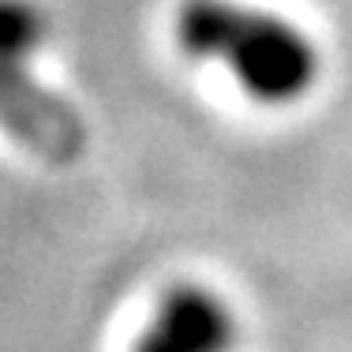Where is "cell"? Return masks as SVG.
Returning <instances> with one entry per match:
<instances>
[{
    "instance_id": "obj_2",
    "label": "cell",
    "mask_w": 352,
    "mask_h": 352,
    "mask_svg": "<svg viewBox=\"0 0 352 352\" xmlns=\"http://www.w3.org/2000/svg\"><path fill=\"white\" fill-rule=\"evenodd\" d=\"M0 128L45 162H72L87 146L79 113L41 87L27 64H0Z\"/></svg>"
},
{
    "instance_id": "obj_4",
    "label": "cell",
    "mask_w": 352,
    "mask_h": 352,
    "mask_svg": "<svg viewBox=\"0 0 352 352\" xmlns=\"http://www.w3.org/2000/svg\"><path fill=\"white\" fill-rule=\"evenodd\" d=\"M45 41V15L34 0H0V64H27Z\"/></svg>"
},
{
    "instance_id": "obj_3",
    "label": "cell",
    "mask_w": 352,
    "mask_h": 352,
    "mask_svg": "<svg viewBox=\"0 0 352 352\" xmlns=\"http://www.w3.org/2000/svg\"><path fill=\"white\" fill-rule=\"evenodd\" d=\"M236 341L232 311L203 285H176L139 333L135 352H229Z\"/></svg>"
},
{
    "instance_id": "obj_1",
    "label": "cell",
    "mask_w": 352,
    "mask_h": 352,
    "mask_svg": "<svg viewBox=\"0 0 352 352\" xmlns=\"http://www.w3.org/2000/svg\"><path fill=\"white\" fill-rule=\"evenodd\" d=\"M176 41L188 56L221 64L258 105H296L318 82L315 41L289 19L240 0H184Z\"/></svg>"
}]
</instances>
